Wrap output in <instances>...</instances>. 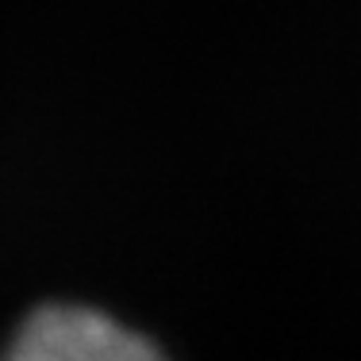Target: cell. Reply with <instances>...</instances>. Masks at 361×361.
<instances>
[{
  "label": "cell",
  "instance_id": "1",
  "mask_svg": "<svg viewBox=\"0 0 361 361\" xmlns=\"http://www.w3.org/2000/svg\"><path fill=\"white\" fill-rule=\"evenodd\" d=\"M0 361H166L139 331L73 304L39 307L16 331Z\"/></svg>",
  "mask_w": 361,
  "mask_h": 361
}]
</instances>
